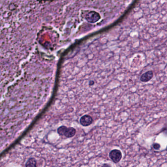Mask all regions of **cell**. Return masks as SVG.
I'll return each instance as SVG.
<instances>
[{
  "instance_id": "cell-1",
  "label": "cell",
  "mask_w": 167,
  "mask_h": 167,
  "mask_svg": "<svg viewBox=\"0 0 167 167\" xmlns=\"http://www.w3.org/2000/svg\"><path fill=\"white\" fill-rule=\"evenodd\" d=\"M58 133L60 136H65L67 138H71L76 134V130L73 127H68L64 125L59 127L57 129Z\"/></svg>"
},
{
  "instance_id": "cell-2",
  "label": "cell",
  "mask_w": 167,
  "mask_h": 167,
  "mask_svg": "<svg viewBox=\"0 0 167 167\" xmlns=\"http://www.w3.org/2000/svg\"><path fill=\"white\" fill-rule=\"evenodd\" d=\"M109 156L113 162L117 163L122 159V154L121 152L118 150H113L110 152Z\"/></svg>"
},
{
  "instance_id": "cell-3",
  "label": "cell",
  "mask_w": 167,
  "mask_h": 167,
  "mask_svg": "<svg viewBox=\"0 0 167 167\" xmlns=\"http://www.w3.org/2000/svg\"><path fill=\"white\" fill-rule=\"evenodd\" d=\"M93 122V119L91 116L86 115L82 116L80 119V123L84 127H88Z\"/></svg>"
},
{
  "instance_id": "cell-4",
  "label": "cell",
  "mask_w": 167,
  "mask_h": 167,
  "mask_svg": "<svg viewBox=\"0 0 167 167\" xmlns=\"http://www.w3.org/2000/svg\"><path fill=\"white\" fill-rule=\"evenodd\" d=\"M153 72L152 71H148L144 73L141 76L140 80L142 82H147L150 81L153 77Z\"/></svg>"
},
{
  "instance_id": "cell-5",
  "label": "cell",
  "mask_w": 167,
  "mask_h": 167,
  "mask_svg": "<svg viewBox=\"0 0 167 167\" xmlns=\"http://www.w3.org/2000/svg\"><path fill=\"white\" fill-rule=\"evenodd\" d=\"M26 166H36V161L34 159H30L27 163Z\"/></svg>"
},
{
  "instance_id": "cell-6",
  "label": "cell",
  "mask_w": 167,
  "mask_h": 167,
  "mask_svg": "<svg viewBox=\"0 0 167 167\" xmlns=\"http://www.w3.org/2000/svg\"><path fill=\"white\" fill-rule=\"evenodd\" d=\"M153 149H155V150H158L160 148V145L158 144V143H154L153 144Z\"/></svg>"
},
{
  "instance_id": "cell-7",
  "label": "cell",
  "mask_w": 167,
  "mask_h": 167,
  "mask_svg": "<svg viewBox=\"0 0 167 167\" xmlns=\"http://www.w3.org/2000/svg\"><path fill=\"white\" fill-rule=\"evenodd\" d=\"M89 84H90V85H93V84H95V82H94V81H90Z\"/></svg>"
}]
</instances>
